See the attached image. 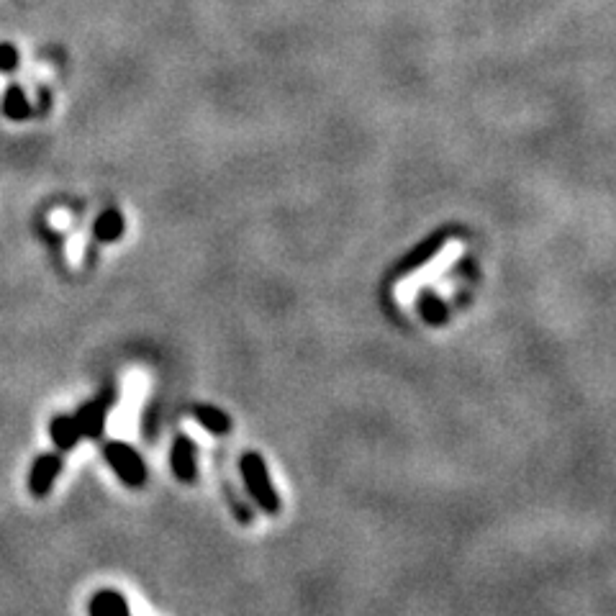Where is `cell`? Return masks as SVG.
<instances>
[{"instance_id": "3", "label": "cell", "mask_w": 616, "mask_h": 616, "mask_svg": "<svg viewBox=\"0 0 616 616\" xmlns=\"http://www.w3.org/2000/svg\"><path fill=\"white\" fill-rule=\"evenodd\" d=\"M116 401V391L113 388H106L98 396H93L90 401H85L80 409H77L75 419L80 424V432H83V439H101L103 429H106L108 414H111V406Z\"/></svg>"}, {"instance_id": "11", "label": "cell", "mask_w": 616, "mask_h": 616, "mask_svg": "<svg viewBox=\"0 0 616 616\" xmlns=\"http://www.w3.org/2000/svg\"><path fill=\"white\" fill-rule=\"evenodd\" d=\"M3 113H6L11 121H21V119H29L31 113V103L26 101L24 90L18 88V85H11V88L6 90V101H3Z\"/></svg>"}, {"instance_id": "8", "label": "cell", "mask_w": 616, "mask_h": 616, "mask_svg": "<svg viewBox=\"0 0 616 616\" xmlns=\"http://www.w3.org/2000/svg\"><path fill=\"white\" fill-rule=\"evenodd\" d=\"M88 611L90 616H131L129 601L119 591H111V588L95 593L90 599Z\"/></svg>"}, {"instance_id": "1", "label": "cell", "mask_w": 616, "mask_h": 616, "mask_svg": "<svg viewBox=\"0 0 616 616\" xmlns=\"http://www.w3.org/2000/svg\"><path fill=\"white\" fill-rule=\"evenodd\" d=\"M239 470H242V480L247 486L249 496L255 498V504L260 506L265 514H278L280 511V498L275 491L270 473H267V465L262 460L260 452H244V457L239 460Z\"/></svg>"}, {"instance_id": "9", "label": "cell", "mask_w": 616, "mask_h": 616, "mask_svg": "<svg viewBox=\"0 0 616 616\" xmlns=\"http://www.w3.org/2000/svg\"><path fill=\"white\" fill-rule=\"evenodd\" d=\"M124 231H126V221L124 216H121L119 208H108V211H103V214L95 219L93 226L95 239L103 244L119 242V239L124 237Z\"/></svg>"}, {"instance_id": "10", "label": "cell", "mask_w": 616, "mask_h": 616, "mask_svg": "<svg viewBox=\"0 0 616 616\" xmlns=\"http://www.w3.org/2000/svg\"><path fill=\"white\" fill-rule=\"evenodd\" d=\"M193 416H196V421L206 432L216 434V437H226L231 432V419L224 411L216 409V406H203L201 403V406L193 409Z\"/></svg>"}, {"instance_id": "2", "label": "cell", "mask_w": 616, "mask_h": 616, "mask_svg": "<svg viewBox=\"0 0 616 616\" xmlns=\"http://www.w3.org/2000/svg\"><path fill=\"white\" fill-rule=\"evenodd\" d=\"M103 457L124 486L142 488L147 483V462L126 442H108L103 447Z\"/></svg>"}, {"instance_id": "5", "label": "cell", "mask_w": 616, "mask_h": 616, "mask_svg": "<svg viewBox=\"0 0 616 616\" xmlns=\"http://www.w3.org/2000/svg\"><path fill=\"white\" fill-rule=\"evenodd\" d=\"M170 468L180 483H193L198 478V447L185 434L175 439L170 452Z\"/></svg>"}, {"instance_id": "12", "label": "cell", "mask_w": 616, "mask_h": 616, "mask_svg": "<svg viewBox=\"0 0 616 616\" xmlns=\"http://www.w3.org/2000/svg\"><path fill=\"white\" fill-rule=\"evenodd\" d=\"M18 67V49L13 44H0V72H11Z\"/></svg>"}, {"instance_id": "6", "label": "cell", "mask_w": 616, "mask_h": 616, "mask_svg": "<svg viewBox=\"0 0 616 616\" xmlns=\"http://www.w3.org/2000/svg\"><path fill=\"white\" fill-rule=\"evenodd\" d=\"M447 237H450V231L442 229V231H437V234H432V237H429V239H424V242H421L419 247L411 249L409 255H406V260L401 262V273L403 275L414 273V270H419V267L424 265V262H429L434 255H439V249L445 247Z\"/></svg>"}, {"instance_id": "4", "label": "cell", "mask_w": 616, "mask_h": 616, "mask_svg": "<svg viewBox=\"0 0 616 616\" xmlns=\"http://www.w3.org/2000/svg\"><path fill=\"white\" fill-rule=\"evenodd\" d=\"M62 473V455L60 452H44L34 460L29 473V491L34 498H47L52 491L54 480Z\"/></svg>"}, {"instance_id": "7", "label": "cell", "mask_w": 616, "mask_h": 616, "mask_svg": "<svg viewBox=\"0 0 616 616\" xmlns=\"http://www.w3.org/2000/svg\"><path fill=\"white\" fill-rule=\"evenodd\" d=\"M49 437H52L57 452H70L80 445L83 432H80L75 416H54L52 424H49Z\"/></svg>"}]
</instances>
